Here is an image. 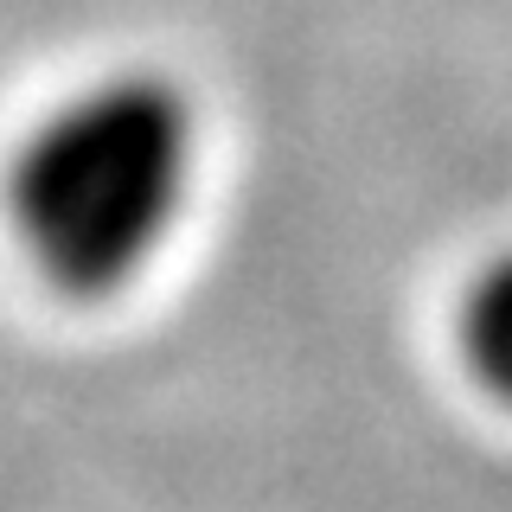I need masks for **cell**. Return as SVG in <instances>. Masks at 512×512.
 I'll list each match as a JSON object with an SVG mask.
<instances>
[{"label": "cell", "instance_id": "obj_2", "mask_svg": "<svg viewBox=\"0 0 512 512\" xmlns=\"http://www.w3.org/2000/svg\"><path fill=\"white\" fill-rule=\"evenodd\" d=\"M461 352H468V372L500 404H512V250L493 256L461 301Z\"/></svg>", "mask_w": 512, "mask_h": 512}, {"label": "cell", "instance_id": "obj_1", "mask_svg": "<svg viewBox=\"0 0 512 512\" xmlns=\"http://www.w3.org/2000/svg\"><path fill=\"white\" fill-rule=\"evenodd\" d=\"M199 173V116L160 71H109L26 128L7 218L64 295H116L167 250Z\"/></svg>", "mask_w": 512, "mask_h": 512}]
</instances>
